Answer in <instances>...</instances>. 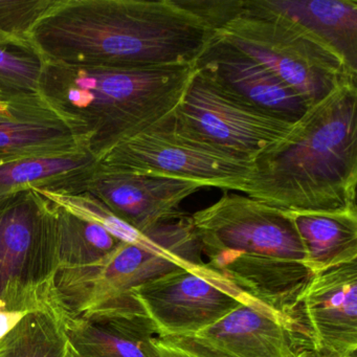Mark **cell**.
Here are the masks:
<instances>
[{
    "instance_id": "6da1fadb",
    "label": "cell",
    "mask_w": 357,
    "mask_h": 357,
    "mask_svg": "<svg viewBox=\"0 0 357 357\" xmlns=\"http://www.w3.org/2000/svg\"><path fill=\"white\" fill-rule=\"evenodd\" d=\"M47 63L91 68H187L214 32L178 0L51 3L31 26Z\"/></svg>"
},
{
    "instance_id": "7a4b0ae2",
    "label": "cell",
    "mask_w": 357,
    "mask_h": 357,
    "mask_svg": "<svg viewBox=\"0 0 357 357\" xmlns=\"http://www.w3.org/2000/svg\"><path fill=\"white\" fill-rule=\"evenodd\" d=\"M357 89L311 106L289 135L254 158L248 197L283 212L357 210Z\"/></svg>"
},
{
    "instance_id": "3957f363",
    "label": "cell",
    "mask_w": 357,
    "mask_h": 357,
    "mask_svg": "<svg viewBox=\"0 0 357 357\" xmlns=\"http://www.w3.org/2000/svg\"><path fill=\"white\" fill-rule=\"evenodd\" d=\"M208 268L275 310L294 304L312 277L287 213L225 193L191 216Z\"/></svg>"
},
{
    "instance_id": "277c9868",
    "label": "cell",
    "mask_w": 357,
    "mask_h": 357,
    "mask_svg": "<svg viewBox=\"0 0 357 357\" xmlns=\"http://www.w3.org/2000/svg\"><path fill=\"white\" fill-rule=\"evenodd\" d=\"M195 68H91L47 63L38 84L47 101L110 149L174 112Z\"/></svg>"
},
{
    "instance_id": "5b68a950",
    "label": "cell",
    "mask_w": 357,
    "mask_h": 357,
    "mask_svg": "<svg viewBox=\"0 0 357 357\" xmlns=\"http://www.w3.org/2000/svg\"><path fill=\"white\" fill-rule=\"evenodd\" d=\"M191 216L160 223L135 243H121L102 260L62 268L55 279L56 304L62 310L96 321L144 312L133 291L181 269L204 264Z\"/></svg>"
},
{
    "instance_id": "8992f818",
    "label": "cell",
    "mask_w": 357,
    "mask_h": 357,
    "mask_svg": "<svg viewBox=\"0 0 357 357\" xmlns=\"http://www.w3.org/2000/svg\"><path fill=\"white\" fill-rule=\"evenodd\" d=\"M215 33L268 68L310 107L340 87L356 84L357 73L337 52L255 0H244V11Z\"/></svg>"
},
{
    "instance_id": "52a82bcc",
    "label": "cell",
    "mask_w": 357,
    "mask_h": 357,
    "mask_svg": "<svg viewBox=\"0 0 357 357\" xmlns=\"http://www.w3.org/2000/svg\"><path fill=\"white\" fill-rule=\"evenodd\" d=\"M172 114L103 154V169L187 179L244 193L254 160L196 139L177 126Z\"/></svg>"
},
{
    "instance_id": "ba28073f",
    "label": "cell",
    "mask_w": 357,
    "mask_h": 357,
    "mask_svg": "<svg viewBox=\"0 0 357 357\" xmlns=\"http://www.w3.org/2000/svg\"><path fill=\"white\" fill-rule=\"evenodd\" d=\"M59 269L56 212L28 199L0 208V302L6 310L54 306Z\"/></svg>"
},
{
    "instance_id": "9c48e42d",
    "label": "cell",
    "mask_w": 357,
    "mask_h": 357,
    "mask_svg": "<svg viewBox=\"0 0 357 357\" xmlns=\"http://www.w3.org/2000/svg\"><path fill=\"white\" fill-rule=\"evenodd\" d=\"M172 116L196 139L252 160L285 139L296 124L238 99L196 70Z\"/></svg>"
},
{
    "instance_id": "30bf717a",
    "label": "cell",
    "mask_w": 357,
    "mask_h": 357,
    "mask_svg": "<svg viewBox=\"0 0 357 357\" xmlns=\"http://www.w3.org/2000/svg\"><path fill=\"white\" fill-rule=\"evenodd\" d=\"M156 336L195 333L255 298L206 266L181 269L133 291Z\"/></svg>"
},
{
    "instance_id": "8fae6325",
    "label": "cell",
    "mask_w": 357,
    "mask_h": 357,
    "mask_svg": "<svg viewBox=\"0 0 357 357\" xmlns=\"http://www.w3.org/2000/svg\"><path fill=\"white\" fill-rule=\"evenodd\" d=\"M156 338L191 357H300L311 349L298 324L256 300L195 333Z\"/></svg>"
},
{
    "instance_id": "7c38bea8",
    "label": "cell",
    "mask_w": 357,
    "mask_h": 357,
    "mask_svg": "<svg viewBox=\"0 0 357 357\" xmlns=\"http://www.w3.org/2000/svg\"><path fill=\"white\" fill-rule=\"evenodd\" d=\"M296 319L311 350L357 352V261L313 275L298 298Z\"/></svg>"
},
{
    "instance_id": "4fadbf2b",
    "label": "cell",
    "mask_w": 357,
    "mask_h": 357,
    "mask_svg": "<svg viewBox=\"0 0 357 357\" xmlns=\"http://www.w3.org/2000/svg\"><path fill=\"white\" fill-rule=\"evenodd\" d=\"M194 68L238 99L288 122H298L310 108L268 68L216 33Z\"/></svg>"
},
{
    "instance_id": "5bb4252c",
    "label": "cell",
    "mask_w": 357,
    "mask_h": 357,
    "mask_svg": "<svg viewBox=\"0 0 357 357\" xmlns=\"http://www.w3.org/2000/svg\"><path fill=\"white\" fill-rule=\"evenodd\" d=\"M204 187L202 183L156 175L103 170L89 185L93 197L133 229H148L183 215V200Z\"/></svg>"
},
{
    "instance_id": "9a60e30c",
    "label": "cell",
    "mask_w": 357,
    "mask_h": 357,
    "mask_svg": "<svg viewBox=\"0 0 357 357\" xmlns=\"http://www.w3.org/2000/svg\"><path fill=\"white\" fill-rule=\"evenodd\" d=\"M59 312L73 357H154L155 330L145 312L97 321Z\"/></svg>"
},
{
    "instance_id": "2e32d148",
    "label": "cell",
    "mask_w": 357,
    "mask_h": 357,
    "mask_svg": "<svg viewBox=\"0 0 357 357\" xmlns=\"http://www.w3.org/2000/svg\"><path fill=\"white\" fill-rule=\"evenodd\" d=\"M259 7L281 14L337 52L357 73L356 0H255Z\"/></svg>"
},
{
    "instance_id": "e0dca14e",
    "label": "cell",
    "mask_w": 357,
    "mask_h": 357,
    "mask_svg": "<svg viewBox=\"0 0 357 357\" xmlns=\"http://www.w3.org/2000/svg\"><path fill=\"white\" fill-rule=\"evenodd\" d=\"M285 213L304 248L305 265L313 275L357 261V210Z\"/></svg>"
},
{
    "instance_id": "ac0fdd59",
    "label": "cell",
    "mask_w": 357,
    "mask_h": 357,
    "mask_svg": "<svg viewBox=\"0 0 357 357\" xmlns=\"http://www.w3.org/2000/svg\"><path fill=\"white\" fill-rule=\"evenodd\" d=\"M0 357H73L58 306L24 315L0 340Z\"/></svg>"
},
{
    "instance_id": "d6986e66",
    "label": "cell",
    "mask_w": 357,
    "mask_h": 357,
    "mask_svg": "<svg viewBox=\"0 0 357 357\" xmlns=\"http://www.w3.org/2000/svg\"><path fill=\"white\" fill-rule=\"evenodd\" d=\"M57 210L60 269L93 264L122 243L101 225L81 220L60 208Z\"/></svg>"
},
{
    "instance_id": "ffe728a7",
    "label": "cell",
    "mask_w": 357,
    "mask_h": 357,
    "mask_svg": "<svg viewBox=\"0 0 357 357\" xmlns=\"http://www.w3.org/2000/svg\"><path fill=\"white\" fill-rule=\"evenodd\" d=\"M86 158L72 155L33 156L0 165V194L41 179L73 172Z\"/></svg>"
},
{
    "instance_id": "44dd1931",
    "label": "cell",
    "mask_w": 357,
    "mask_h": 357,
    "mask_svg": "<svg viewBox=\"0 0 357 357\" xmlns=\"http://www.w3.org/2000/svg\"><path fill=\"white\" fill-rule=\"evenodd\" d=\"M57 127L40 123L0 120V154L30 151L63 137Z\"/></svg>"
},
{
    "instance_id": "7402d4cb",
    "label": "cell",
    "mask_w": 357,
    "mask_h": 357,
    "mask_svg": "<svg viewBox=\"0 0 357 357\" xmlns=\"http://www.w3.org/2000/svg\"><path fill=\"white\" fill-rule=\"evenodd\" d=\"M178 3L214 33L244 11V0H178Z\"/></svg>"
},
{
    "instance_id": "603a6c76",
    "label": "cell",
    "mask_w": 357,
    "mask_h": 357,
    "mask_svg": "<svg viewBox=\"0 0 357 357\" xmlns=\"http://www.w3.org/2000/svg\"><path fill=\"white\" fill-rule=\"evenodd\" d=\"M40 66L33 60L20 57L0 49V76L11 79L20 84H38L41 73Z\"/></svg>"
},
{
    "instance_id": "cb8c5ba5",
    "label": "cell",
    "mask_w": 357,
    "mask_h": 357,
    "mask_svg": "<svg viewBox=\"0 0 357 357\" xmlns=\"http://www.w3.org/2000/svg\"><path fill=\"white\" fill-rule=\"evenodd\" d=\"M26 314L28 313L6 310L5 305L0 302V340L7 335Z\"/></svg>"
},
{
    "instance_id": "d4e9b609",
    "label": "cell",
    "mask_w": 357,
    "mask_h": 357,
    "mask_svg": "<svg viewBox=\"0 0 357 357\" xmlns=\"http://www.w3.org/2000/svg\"><path fill=\"white\" fill-rule=\"evenodd\" d=\"M153 349L154 357H191L183 354V353L178 352V351L173 350V349L164 346V344L158 342L156 336L153 340Z\"/></svg>"
},
{
    "instance_id": "484cf974",
    "label": "cell",
    "mask_w": 357,
    "mask_h": 357,
    "mask_svg": "<svg viewBox=\"0 0 357 357\" xmlns=\"http://www.w3.org/2000/svg\"><path fill=\"white\" fill-rule=\"evenodd\" d=\"M304 357H357V352L349 353V354L344 355H327L309 349V350L305 351Z\"/></svg>"
},
{
    "instance_id": "4316f807",
    "label": "cell",
    "mask_w": 357,
    "mask_h": 357,
    "mask_svg": "<svg viewBox=\"0 0 357 357\" xmlns=\"http://www.w3.org/2000/svg\"><path fill=\"white\" fill-rule=\"evenodd\" d=\"M9 114V107H8L7 104L0 102V114L3 116V114Z\"/></svg>"
},
{
    "instance_id": "83f0119b",
    "label": "cell",
    "mask_w": 357,
    "mask_h": 357,
    "mask_svg": "<svg viewBox=\"0 0 357 357\" xmlns=\"http://www.w3.org/2000/svg\"><path fill=\"white\" fill-rule=\"evenodd\" d=\"M300 357H304V353H303V354H302V355H301V356H300Z\"/></svg>"
}]
</instances>
